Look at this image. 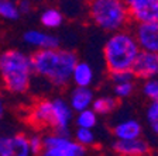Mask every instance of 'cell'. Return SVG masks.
Returning a JSON list of instances; mask_svg holds the SVG:
<instances>
[{
  "instance_id": "obj_1",
  "label": "cell",
  "mask_w": 158,
  "mask_h": 156,
  "mask_svg": "<svg viewBox=\"0 0 158 156\" xmlns=\"http://www.w3.org/2000/svg\"><path fill=\"white\" fill-rule=\"evenodd\" d=\"M78 61L79 58L73 51L59 46L37 49L31 55L34 75L47 79L55 87H66L71 83L72 70Z\"/></svg>"
},
{
  "instance_id": "obj_2",
  "label": "cell",
  "mask_w": 158,
  "mask_h": 156,
  "mask_svg": "<svg viewBox=\"0 0 158 156\" xmlns=\"http://www.w3.org/2000/svg\"><path fill=\"white\" fill-rule=\"evenodd\" d=\"M33 75L31 55H27L20 49L0 52V78L10 93L24 94L31 85Z\"/></svg>"
},
{
  "instance_id": "obj_3",
  "label": "cell",
  "mask_w": 158,
  "mask_h": 156,
  "mask_svg": "<svg viewBox=\"0 0 158 156\" xmlns=\"http://www.w3.org/2000/svg\"><path fill=\"white\" fill-rule=\"evenodd\" d=\"M138 52L140 46L131 30L123 28L110 33L103 45V61L107 72L131 69Z\"/></svg>"
},
{
  "instance_id": "obj_4",
  "label": "cell",
  "mask_w": 158,
  "mask_h": 156,
  "mask_svg": "<svg viewBox=\"0 0 158 156\" xmlns=\"http://www.w3.org/2000/svg\"><path fill=\"white\" fill-rule=\"evenodd\" d=\"M89 18L105 33L128 28L131 18L124 0H88Z\"/></svg>"
},
{
  "instance_id": "obj_5",
  "label": "cell",
  "mask_w": 158,
  "mask_h": 156,
  "mask_svg": "<svg viewBox=\"0 0 158 156\" xmlns=\"http://www.w3.org/2000/svg\"><path fill=\"white\" fill-rule=\"evenodd\" d=\"M44 149L43 155L45 156H83L88 153V148L82 146L69 134H59L54 131L43 137Z\"/></svg>"
},
{
  "instance_id": "obj_6",
  "label": "cell",
  "mask_w": 158,
  "mask_h": 156,
  "mask_svg": "<svg viewBox=\"0 0 158 156\" xmlns=\"http://www.w3.org/2000/svg\"><path fill=\"white\" fill-rule=\"evenodd\" d=\"M73 115H75V111L69 106L68 100L62 97L52 98V111H51L49 127L55 132L69 134L71 124L73 121Z\"/></svg>"
},
{
  "instance_id": "obj_7",
  "label": "cell",
  "mask_w": 158,
  "mask_h": 156,
  "mask_svg": "<svg viewBox=\"0 0 158 156\" xmlns=\"http://www.w3.org/2000/svg\"><path fill=\"white\" fill-rule=\"evenodd\" d=\"M140 49L158 54V20L145 21V23H134L131 28Z\"/></svg>"
},
{
  "instance_id": "obj_8",
  "label": "cell",
  "mask_w": 158,
  "mask_h": 156,
  "mask_svg": "<svg viewBox=\"0 0 158 156\" xmlns=\"http://www.w3.org/2000/svg\"><path fill=\"white\" fill-rule=\"evenodd\" d=\"M112 150L120 156H147L152 152V143L144 135L133 139H114Z\"/></svg>"
},
{
  "instance_id": "obj_9",
  "label": "cell",
  "mask_w": 158,
  "mask_h": 156,
  "mask_svg": "<svg viewBox=\"0 0 158 156\" xmlns=\"http://www.w3.org/2000/svg\"><path fill=\"white\" fill-rule=\"evenodd\" d=\"M135 80H144L158 76V54L140 49L131 68Z\"/></svg>"
},
{
  "instance_id": "obj_10",
  "label": "cell",
  "mask_w": 158,
  "mask_h": 156,
  "mask_svg": "<svg viewBox=\"0 0 158 156\" xmlns=\"http://www.w3.org/2000/svg\"><path fill=\"white\" fill-rule=\"evenodd\" d=\"M144 135V124L138 118H122L112 125V137L114 139H133Z\"/></svg>"
},
{
  "instance_id": "obj_11",
  "label": "cell",
  "mask_w": 158,
  "mask_h": 156,
  "mask_svg": "<svg viewBox=\"0 0 158 156\" xmlns=\"http://www.w3.org/2000/svg\"><path fill=\"white\" fill-rule=\"evenodd\" d=\"M131 23H145L158 20V0H140L128 6Z\"/></svg>"
},
{
  "instance_id": "obj_12",
  "label": "cell",
  "mask_w": 158,
  "mask_h": 156,
  "mask_svg": "<svg viewBox=\"0 0 158 156\" xmlns=\"http://www.w3.org/2000/svg\"><path fill=\"white\" fill-rule=\"evenodd\" d=\"M23 41L27 45L35 49H47V48H58L61 41L56 35L43 31V30H28L23 34Z\"/></svg>"
},
{
  "instance_id": "obj_13",
  "label": "cell",
  "mask_w": 158,
  "mask_h": 156,
  "mask_svg": "<svg viewBox=\"0 0 158 156\" xmlns=\"http://www.w3.org/2000/svg\"><path fill=\"white\" fill-rule=\"evenodd\" d=\"M95 91L92 87H82V86H75L69 93L68 103L72 107L75 113L82 111L85 108L92 107V103L95 100Z\"/></svg>"
},
{
  "instance_id": "obj_14",
  "label": "cell",
  "mask_w": 158,
  "mask_h": 156,
  "mask_svg": "<svg viewBox=\"0 0 158 156\" xmlns=\"http://www.w3.org/2000/svg\"><path fill=\"white\" fill-rule=\"evenodd\" d=\"M95 69L90 63L85 61H78L75 68L72 70L71 82L75 86H82V87H92L95 83Z\"/></svg>"
},
{
  "instance_id": "obj_15",
  "label": "cell",
  "mask_w": 158,
  "mask_h": 156,
  "mask_svg": "<svg viewBox=\"0 0 158 156\" xmlns=\"http://www.w3.org/2000/svg\"><path fill=\"white\" fill-rule=\"evenodd\" d=\"M51 111H52V100H48V98L40 100L30 113V120L33 124L40 125V127L49 125Z\"/></svg>"
},
{
  "instance_id": "obj_16",
  "label": "cell",
  "mask_w": 158,
  "mask_h": 156,
  "mask_svg": "<svg viewBox=\"0 0 158 156\" xmlns=\"http://www.w3.org/2000/svg\"><path fill=\"white\" fill-rule=\"evenodd\" d=\"M118 106V100L114 97L113 94H103L99 96V97H95L92 103V108L99 117H107L110 114H113L116 110H117Z\"/></svg>"
},
{
  "instance_id": "obj_17",
  "label": "cell",
  "mask_w": 158,
  "mask_h": 156,
  "mask_svg": "<svg viewBox=\"0 0 158 156\" xmlns=\"http://www.w3.org/2000/svg\"><path fill=\"white\" fill-rule=\"evenodd\" d=\"M40 23H41V26L47 30L59 28L64 23V14L61 10L55 9V7H48V9L41 11Z\"/></svg>"
},
{
  "instance_id": "obj_18",
  "label": "cell",
  "mask_w": 158,
  "mask_h": 156,
  "mask_svg": "<svg viewBox=\"0 0 158 156\" xmlns=\"http://www.w3.org/2000/svg\"><path fill=\"white\" fill-rule=\"evenodd\" d=\"M144 121L152 139L158 141V100L148 101L144 110Z\"/></svg>"
},
{
  "instance_id": "obj_19",
  "label": "cell",
  "mask_w": 158,
  "mask_h": 156,
  "mask_svg": "<svg viewBox=\"0 0 158 156\" xmlns=\"http://www.w3.org/2000/svg\"><path fill=\"white\" fill-rule=\"evenodd\" d=\"M76 127H83V128H93L95 130L99 124V115L93 111L92 107L85 108L82 111H78L76 115L73 117Z\"/></svg>"
},
{
  "instance_id": "obj_20",
  "label": "cell",
  "mask_w": 158,
  "mask_h": 156,
  "mask_svg": "<svg viewBox=\"0 0 158 156\" xmlns=\"http://www.w3.org/2000/svg\"><path fill=\"white\" fill-rule=\"evenodd\" d=\"M73 139L78 143H81L82 146L93 148L98 143V135H96L93 128H83V127H76L75 132H73Z\"/></svg>"
},
{
  "instance_id": "obj_21",
  "label": "cell",
  "mask_w": 158,
  "mask_h": 156,
  "mask_svg": "<svg viewBox=\"0 0 158 156\" xmlns=\"http://www.w3.org/2000/svg\"><path fill=\"white\" fill-rule=\"evenodd\" d=\"M140 93L147 101L158 100V76L140 80Z\"/></svg>"
},
{
  "instance_id": "obj_22",
  "label": "cell",
  "mask_w": 158,
  "mask_h": 156,
  "mask_svg": "<svg viewBox=\"0 0 158 156\" xmlns=\"http://www.w3.org/2000/svg\"><path fill=\"white\" fill-rule=\"evenodd\" d=\"M135 80H128V82H122V83H114L112 87V93L117 100H127L135 93Z\"/></svg>"
},
{
  "instance_id": "obj_23",
  "label": "cell",
  "mask_w": 158,
  "mask_h": 156,
  "mask_svg": "<svg viewBox=\"0 0 158 156\" xmlns=\"http://www.w3.org/2000/svg\"><path fill=\"white\" fill-rule=\"evenodd\" d=\"M20 14L19 6L14 0H0V18L7 20V21H14Z\"/></svg>"
},
{
  "instance_id": "obj_24",
  "label": "cell",
  "mask_w": 158,
  "mask_h": 156,
  "mask_svg": "<svg viewBox=\"0 0 158 156\" xmlns=\"http://www.w3.org/2000/svg\"><path fill=\"white\" fill-rule=\"evenodd\" d=\"M14 156H28L31 155L30 150V141L26 134H17L13 137Z\"/></svg>"
},
{
  "instance_id": "obj_25",
  "label": "cell",
  "mask_w": 158,
  "mask_h": 156,
  "mask_svg": "<svg viewBox=\"0 0 158 156\" xmlns=\"http://www.w3.org/2000/svg\"><path fill=\"white\" fill-rule=\"evenodd\" d=\"M107 73H109V80L112 82V85L122 83V82L135 80V76L131 69H127V70H113V72H107Z\"/></svg>"
},
{
  "instance_id": "obj_26",
  "label": "cell",
  "mask_w": 158,
  "mask_h": 156,
  "mask_svg": "<svg viewBox=\"0 0 158 156\" xmlns=\"http://www.w3.org/2000/svg\"><path fill=\"white\" fill-rule=\"evenodd\" d=\"M28 141H30V150H31V155H41L43 153V149H44V139L41 135H31L28 137Z\"/></svg>"
},
{
  "instance_id": "obj_27",
  "label": "cell",
  "mask_w": 158,
  "mask_h": 156,
  "mask_svg": "<svg viewBox=\"0 0 158 156\" xmlns=\"http://www.w3.org/2000/svg\"><path fill=\"white\" fill-rule=\"evenodd\" d=\"M0 156H14L13 137H0Z\"/></svg>"
},
{
  "instance_id": "obj_28",
  "label": "cell",
  "mask_w": 158,
  "mask_h": 156,
  "mask_svg": "<svg viewBox=\"0 0 158 156\" xmlns=\"http://www.w3.org/2000/svg\"><path fill=\"white\" fill-rule=\"evenodd\" d=\"M17 6H19L20 14H28L33 10V4H31L30 0H20L19 3H17Z\"/></svg>"
},
{
  "instance_id": "obj_29",
  "label": "cell",
  "mask_w": 158,
  "mask_h": 156,
  "mask_svg": "<svg viewBox=\"0 0 158 156\" xmlns=\"http://www.w3.org/2000/svg\"><path fill=\"white\" fill-rule=\"evenodd\" d=\"M3 115H4V101L0 97V120L3 118Z\"/></svg>"
},
{
  "instance_id": "obj_30",
  "label": "cell",
  "mask_w": 158,
  "mask_h": 156,
  "mask_svg": "<svg viewBox=\"0 0 158 156\" xmlns=\"http://www.w3.org/2000/svg\"><path fill=\"white\" fill-rule=\"evenodd\" d=\"M124 2H126V4H127V6H131V4L137 3V2H140V0H124Z\"/></svg>"
}]
</instances>
